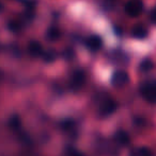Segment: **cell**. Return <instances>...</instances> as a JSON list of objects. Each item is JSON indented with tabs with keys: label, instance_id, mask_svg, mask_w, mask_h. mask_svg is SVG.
<instances>
[{
	"label": "cell",
	"instance_id": "cell-1",
	"mask_svg": "<svg viewBox=\"0 0 156 156\" xmlns=\"http://www.w3.org/2000/svg\"><path fill=\"white\" fill-rule=\"evenodd\" d=\"M141 94L146 101L156 103V81L144 83L141 86Z\"/></svg>",
	"mask_w": 156,
	"mask_h": 156
},
{
	"label": "cell",
	"instance_id": "cell-2",
	"mask_svg": "<svg viewBox=\"0 0 156 156\" xmlns=\"http://www.w3.org/2000/svg\"><path fill=\"white\" fill-rule=\"evenodd\" d=\"M143 4L141 0H129L125 4V12L128 16L131 17H137L141 14Z\"/></svg>",
	"mask_w": 156,
	"mask_h": 156
},
{
	"label": "cell",
	"instance_id": "cell-3",
	"mask_svg": "<svg viewBox=\"0 0 156 156\" xmlns=\"http://www.w3.org/2000/svg\"><path fill=\"white\" fill-rule=\"evenodd\" d=\"M128 82V76L124 71H117L112 76V84L116 86H123Z\"/></svg>",
	"mask_w": 156,
	"mask_h": 156
},
{
	"label": "cell",
	"instance_id": "cell-4",
	"mask_svg": "<svg viewBox=\"0 0 156 156\" xmlns=\"http://www.w3.org/2000/svg\"><path fill=\"white\" fill-rule=\"evenodd\" d=\"M28 50H29L30 55L36 56V58H38V56L43 54V46L38 41H30L29 46H28Z\"/></svg>",
	"mask_w": 156,
	"mask_h": 156
},
{
	"label": "cell",
	"instance_id": "cell-5",
	"mask_svg": "<svg viewBox=\"0 0 156 156\" xmlns=\"http://www.w3.org/2000/svg\"><path fill=\"white\" fill-rule=\"evenodd\" d=\"M86 45L91 50H98L102 47V39L97 35H92L86 41Z\"/></svg>",
	"mask_w": 156,
	"mask_h": 156
},
{
	"label": "cell",
	"instance_id": "cell-6",
	"mask_svg": "<svg viewBox=\"0 0 156 156\" xmlns=\"http://www.w3.org/2000/svg\"><path fill=\"white\" fill-rule=\"evenodd\" d=\"M131 35H133V37H135L137 39H142L148 36V31H146V29L143 26L137 25L131 30Z\"/></svg>",
	"mask_w": 156,
	"mask_h": 156
},
{
	"label": "cell",
	"instance_id": "cell-7",
	"mask_svg": "<svg viewBox=\"0 0 156 156\" xmlns=\"http://www.w3.org/2000/svg\"><path fill=\"white\" fill-rule=\"evenodd\" d=\"M60 30L58 29L57 27H50L49 29L47 30V33H46V36H47V38L49 39V41H57V39H59V37H60Z\"/></svg>",
	"mask_w": 156,
	"mask_h": 156
},
{
	"label": "cell",
	"instance_id": "cell-8",
	"mask_svg": "<svg viewBox=\"0 0 156 156\" xmlns=\"http://www.w3.org/2000/svg\"><path fill=\"white\" fill-rule=\"evenodd\" d=\"M8 29L10 30L11 32L18 33L21 31V29H23V23H19V21H16V20H12L8 23Z\"/></svg>",
	"mask_w": 156,
	"mask_h": 156
},
{
	"label": "cell",
	"instance_id": "cell-9",
	"mask_svg": "<svg viewBox=\"0 0 156 156\" xmlns=\"http://www.w3.org/2000/svg\"><path fill=\"white\" fill-rule=\"evenodd\" d=\"M153 68V63L151 60H149V58H146V60H143L140 64V70L143 72H146V71H150L151 69Z\"/></svg>",
	"mask_w": 156,
	"mask_h": 156
},
{
	"label": "cell",
	"instance_id": "cell-10",
	"mask_svg": "<svg viewBox=\"0 0 156 156\" xmlns=\"http://www.w3.org/2000/svg\"><path fill=\"white\" fill-rule=\"evenodd\" d=\"M56 58V53H55L54 50H48L44 53V60L46 62H52Z\"/></svg>",
	"mask_w": 156,
	"mask_h": 156
},
{
	"label": "cell",
	"instance_id": "cell-11",
	"mask_svg": "<svg viewBox=\"0 0 156 156\" xmlns=\"http://www.w3.org/2000/svg\"><path fill=\"white\" fill-rule=\"evenodd\" d=\"M134 156H152V153L148 148H141L134 154Z\"/></svg>",
	"mask_w": 156,
	"mask_h": 156
},
{
	"label": "cell",
	"instance_id": "cell-12",
	"mask_svg": "<svg viewBox=\"0 0 156 156\" xmlns=\"http://www.w3.org/2000/svg\"><path fill=\"white\" fill-rule=\"evenodd\" d=\"M151 19H152L153 23H156V8H154V10H153L152 13H151Z\"/></svg>",
	"mask_w": 156,
	"mask_h": 156
},
{
	"label": "cell",
	"instance_id": "cell-13",
	"mask_svg": "<svg viewBox=\"0 0 156 156\" xmlns=\"http://www.w3.org/2000/svg\"><path fill=\"white\" fill-rule=\"evenodd\" d=\"M73 54H74V53H73V50H72V49H67V51H65L64 55L67 56V58H71V56H70V55H72V56H73Z\"/></svg>",
	"mask_w": 156,
	"mask_h": 156
},
{
	"label": "cell",
	"instance_id": "cell-14",
	"mask_svg": "<svg viewBox=\"0 0 156 156\" xmlns=\"http://www.w3.org/2000/svg\"><path fill=\"white\" fill-rule=\"evenodd\" d=\"M2 9H3V5H2V3L0 2V12L2 11Z\"/></svg>",
	"mask_w": 156,
	"mask_h": 156
}]
</instances>
